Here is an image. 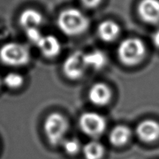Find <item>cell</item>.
Wrapping results in <instances>:
<instances>
[{
    "instance_id": "21",
    "label": "cell",
    "mask_w": 159,
    "mask_h": 159,
    "mask_svg": "<svg viewBox=\"0 0 159 159\" xmlns=\"http://www.w3.org/2000/svg\"><path fill=\"white\" fill-rule=\"evenodd\" d=\"M2 80L1 79V77H0V88H1V85H2Z\"/></svg>"
},
{
    "instance_id": "5",
    "label": "cell",
    "mask_w": 159,
    "mask_h": 159,
    "mask_svg": "<svg viewBox=\"0 0 159 159\" xmlns=\"http://www.w3.org/2000/svg\"><path fill=\"white\" fill-rule=\"evenodd\" d=\"M105 117L95 111L84 112L79 118V126L82 132L88 137L97 138L106 129Z\"/></svg>"
},
{
    "instance_id": "4",
    "label": "cell",
    "mask_w": 159,
    "mask_h": 159,
    "mask_svg": "<svg viewBox=\"0 0 159 159\" xmlns=\"http://www.w3.org/2000/svg\"><path fill=\"white\" fill-rule=\"evenodd\" d=\"M30 60L28 48L18 42H8L0 48V62L11 67L27 65Z\"/></svg>"
},
{
    "instance_id": "2",
    "label": "cell",
    "mask_w": 159,
    "mask_h": 159,
    "mask_svg": "<svg viewBox=\"0 0 159 159\" xmlns=\"http://www.w3.org/2000/svg\"><path fill=\"white\" fill-rule=\"evenodd\" d=\"M146 52V46L140 38H128L120 42L117 55L122 63L128 66H134L143 61Z\"/></svg>"
},
{
    "instance_id": "19",
    "label": "cell",
    "mask_w": 159,
    "mask_h": 159,
    "mask_svg": "<svg viewBox=\"0 0 159 159\" xmlns=\"http://www.w3.org/2000/svg\"><path fill=\"white\" fill-rule=\"evenodd\" d=\"M81 3L88 9H94L98 7L102 0H80Z\"/></svg>"
},
{
    "instance_id": "10",
    "label": "cell",
    "mask_w": 159,
    "mask_h": 159,
    "mask_svg": "<svg viewBox=\"0 0 159 159\" xmlns=\"http://www.w3.org/2000/svg\"><path fill=\"white\" fill-rule=\"evenodd\" d=\"M37 47L45 57L49 59L56 57L62 49L60 42L53 35H44Z\"/></svg>"
},
{
    "instance_id": "14",
    "label": "cell",
    "mask_w": 159,
    "mask_h": 159,
    "mask_svg": "<svg viewBox=\"0 0 159 159\" xmlns=\"http://www.w3.org/2000/svg\"><path fill=\"white\" fill-rule=\"evenodd\" d=\"M84 58L87 67L94 70H101L104 68L108 62L106 54L99 49H94L88 53H84Z\"/></svg>"
},
{
    "instance_id": "20",
    "label": "cell",
    "mask_w": 159,
    "mask_h": 159,
    "mask_svg": "<svg viewBox=\"0 0 159 159\" xmlns=\"http://www.w3.org/2000/svg\"><path fill=\"white\" fill-rule=\"evenodd\" d=\"M152 42L154 46L159 48V29L154 31L152 35Z\"/></svg>"
},
{
    "instance_id": "11",
    "label": "cell",
    "mask_w": 159,
    "mask_h": 159,
    "mask_svg": "<svg viewBox=\"0 0 159 159\" xmlns=\"http://www.w3.org/2000/svg\"><path fill=\"white\" fill-rule=\"evenodd\" d=\"M120 27L112 20H105L101 23L97 29V33L100 39L105 42H112L120 34Z\"/></svg>"
},
{
    "instance_id": "6",
    "label": "cell",
    "mask_w": 159,
    "mask_h": 159,
    "mask_svg": "<svg viewBox=\"0 0 159 159\" xmlns=\"http://www.w3.org/2000/svg\"><path fill=\"white\" fill-rule=\"evenodd\" d=\"M84 56V53L76 51L67 56L62 64V72L67 78L76 80L84 76L88 69Z\"/></svg>"
},
{
    "instance_id": "3",
    "label": "cell",
    "mask_w": 159,
    "mask_h": 159,
    "mask_svg": "<svg viewBox=\"0 0 159 159\" xmlns=\"http://www.w3.org/2000/svg\"><path fill=\"white\" fill-rule=\"evenodd\" d=\"M44 133L48 143L53 146H58L63 143L69 129L67 119L59 112L48 115L44 122Z\"/></svg>"
},
{
    "instance_id": "13",
    "label": "cell",
    "mask_w": 159,
    "mask_h": 159,
    "mask_svg": "<svg viewBox=\"0 0 159 159\" xmlns=\"http://www.w3.org/2000/svg\"><path fill=\"white\" fill-rule=\"evenodd\" d=\"M132 132L131 129L125 125H117L111 129L108 135L110 143L116 147L126 144L130 140Z\"/></svg>"
},
{
    "instance_id": "7",
    "label": "cell",
    "mask_w": 159,
    "mask_h": 159,
    "mask_svg": "<svg viewBox=\"0 0 159 159\" xmlns=\"http://www.w3.org/2000/svg\"><path fill=\"white\" fill-rule=\"evenodd\" d=\"M137 13L147 24H159V0H140L137 6Z\"/></svg>"
},
{
    "instance_id": "15",
    "label": "cell",
    "mask_w": 159,
    "mask_h": 159,
    "mask_svg": "<svg viewBox=\"0 0 159 159\" xmlns=\"http://www.w3.org/2000/svg\"><path fill=\"white\" fill-rule=\"evenodd\" d=\"M85 159H102L105 154L104 146L98 140H91L82 148Z\"/></svg>"
},
{
    "instance_id": "16",
    "label": "cell",
    "mask_w": 159,
    "mask_h": 159,
    "mask_svg": "<svg viewBox=\"0 0 159 159\" xmlns=\"http://www.w3.org/2000/svg\"><path fill=\"white\" fill-rule=\"evenodd\" d=\"M24 80L22 75L15 72H10L7 73L2 79V84L10 89H18L24 84Z\"/></svg>"
},
{
    "instance_id": "9",
    "label": "cell",
    "mask_w": 159,
    "mask_h": 159,
    "mask_svg": "<svg viewBox=\"0 0 159 159\" xmlns=\"http://www.w3.org/2000/svg\"><path fill=\"white\" fill-rule=\"evenodd\" d=\"M111 89L104 83H96L90 88L88 98L90 102L96 106H105L108 105L111 99Z\"/></svg>"
},
{
    "instance_id": "12",
    "label": "cell",
    "mask_w": 159,
    "mask_h": 159,
    "mask_svg": "<svg viewBox=\"0 0 159 159\" xmlns=\"http://www.w3.org/2000/svg\"><path fill=\"white\" fill-rule=\"evenodd\" d=\"M43 22V16L34 9H26L19 16V24L24 30L38 27Z\"/></svg>"
},
{
    "instance_id": "1",
    "label": "cell",
    "mask_w": 159,
    "mask_h": 159,
    "mask_svg": "<svg viewBox=\"0 0 159 159\" xmlns=\"http://www.w3.org/2000/svg\"><path fill=\"white\" fill-rule=\"evenodd\" d=\"M59 30L67 36H78L84 33L90 25L88 16L76 8L62 10L57 17Z\"/></svg>"
},
{
    "instance_id": "8",
    "label": "cell",
    "mask_w": 159,
    "mask_h": 159,
    "mask_svg": "<svg viewBox=\"0 0 159 159\" xmlns=\"http://www.w3.org/2000/svg\"><path fill=\"white\" fill-rule=\"evenodd\" d=\"M137 137L144 143H150L159 139V123L154 119H144L136 128Z\"/></svg>"
},
{
    "instance_id": "18",
    "label": "cell",
    "mask_w": 159,
    "mask_h": 159,
    "mask_svg": "<svg viewBox=\"0 0 159 159\" xmlns=\"http://www.w3.org/2000/svg\"><path fill=\"white\" fill-rule=\"evenodd\" d=\"M25 34L29 42L34 45L35 46L38 45V44L39 43L40 41L42 40V38L44 36V34H42V32L40 31L39 29L37 28V27L25 30Z\"/></svg>"
},
{
    "instance_id": "17",
    "label": "cell",
    "mask_w": 159,
    "mask_h": 159,
    "mask_svg": "<svg viewBox=\"0 0 159 159\" xmlns=\"http://www.w3.org/2000/svg\"><path fill=\"white\" fill-rule=\"evenodd\" d=\"M65 152L69 155H75L81 150V145L76 138L66 139L62 143Z\"/></svg>"
}]
</instances>
